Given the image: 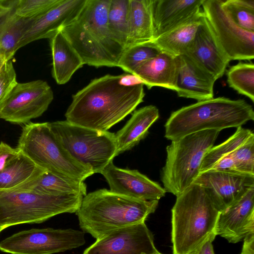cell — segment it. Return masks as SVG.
<instances>
[{"label": "cell", "instance_id": "6da1fadb", "mask_svg": "<svg viewBox=\"0 0 254 254\" xmlns=\"http://www.w3.org/2000/svg\"><path fill=\"white\" fill-rule=\"evenodd\" d=\"M122 74L95 78L72 96L66 121L85 127L107 131L143 101L142 83L126 85Z\"/></svg>", "mask_w": 254, "mask_h": 254}, {"label": "cell", "instance_id": "7a4b0ae2", "mask_svg": "<svg viewBox=\"0 0 254 254\" xmlns=\"http://www.w3.org/2000/svg\"><path fill=\"white\" fill-rule=\"evenodd\" d=\"M111 0H86L76 17L60 30L86 64L118 66L125 49L112 37L108 26Z\"/></svg>", "mask_w": 254, "mask_h": 254}, {"label": "cell", "instance_id": "3957f363", "mask_svg": "<svg viewBox=\"0 0 254 254\" xmlns=\"http://www.w3.org/2000/svg\"><path fill=\"white\" fill-rule=\"evenodd\" d=\"M159 200H144L106 189L83 196L76 212L80 228L97 239L113 230L145 222L156 210Z\"/></svg>", "mask_w": 254, "mask_h": 254}, {"label": "cell", "instance_id": "277c9868", "mask_svg": "<svg viewBox=\"0 0 254 254\" xmlns=\"http://www.w3.org/2000/svg\"><path fill=\"white\" fill-rule=\"evenodd\" d=\"M219 214L198 184H192L176 196L172 209L173 254H194L210 238L215 237Z\"/></svg>", "mask_w": 254, "mask_h": 254}, {"label": "cell", "instance_id": "5b68a950", "mask_svg": "<svg viewBox=\"0 0 254 254\" xmlns=\"http://www.w3.org/2000/svg\"><path fill=\"white\" fill-rule=\"evenodd\" d=\"M254 120L253 108L245 100L213 97L172 112L164 126L165 137L173 141L200 131L237 128Z\"/></svg>", "mask_w": 254, "mask_h": 254}, {"label": "cell", "instance_id": "8992f818", "mask_svg": "<svg viewBox=\"0 0 254 254\" xmlns=\"http://www.w3.org/2000/svg\"><path fill=\"white\" fill-rule=\"evenodd\" d=\"M17 148L42 169L61 178L83 182L92 169L75 159L58 140L49 123L23 127Z\"/></svg>", "mask_w": 254, "mask_h": 254}, {"label": "cell", "instance_id": "52a82bcc", "mask_svg": "<svg viewBox=\"0 0 254 254\" xmlns=\"http://www.w3.org/2000/svg\"><path fill=\"white\" fill-rule=\"evenodd\" d=\"M83 196L49 194L32 190H0V229L41 223L56 215L76 213Z\"/></svg>", "mask_w": 254, "mask_h": 254}, {"label": "cell", "instance_id": "ba28073f", "mask_svg": "<svg viewBox=\"0 0 254 254\" xmlns=\"http://www.w3.org/2000/svg\"><path fill=\"white\" fill-rule=\"evenodd\" d=\"M220 131L205 130L171 141L161 172L164 189L177 196L193 184L200 174L202 160L214 146Z\"/></svg>", "mask_w": 254, "mask_h": 254}, {"label": "cell", "instance_id": "9c48e42d", "mask_svg": "<svg viewBox=\"0 0 254 254\" xmlns=\"http://www.w3.org/2000/svg\"><path fill=\"white\" fill-rule=\"evenodd\" d=\"M61 144L77 161L101 173L117 156L116 135L79 126L67 121L49 123Z\"/></svg>", "mask_w": 254, "mask_h": 254}, {"label": "cell", "instance_id": "30bf717a", "mask_svg": "<svg viewBox=\"0 0 254 254\" xmlns=\"http://www.w3.org/2000/svg\"><path fill=\"white\" fill-rule=\"evenodd\" d=\"M85 233L51 228L24 230L0 242V251L11 254H53L84 245Z\"/></svg>", "mask_w": 254, "mask_h": 254}, {"label": "cell", "instance_id": "8fae6325", "mask_svg": "<svg viewBox=\"0 0 254 254\" xmlns=\"http://www.w3.org/2000/svg\"><path fill=\"white\" fill-rule=\"evenodd\" d=\"M202 13L231 61L254 58V32L239 27L223 9L221 0H203Z\"/></svg>", "mask_w": 254, "mask_h": 254}, {"label": "cell", "instance_id": "7c38bea8", "mask_svg": "<svg viewBox=\"0 0 254 254\" xmlns=\"http://www.w3.org/2000/svg\"><path fill=\"white\" fill-rule=\"evenodd\" d=\"M53 99V91L45 81L17 82L0 106V118L13 124L29 123L40 117Z\"/></svg>", "mask_w": 254, "mask_h": 254}, {"label": "cell", "instance_id": "4fadbf2b", "mask_svg": "<svg viewBox=\"0 0 254 254\" xmlns=\"http://www.w3.org/2000/svg\"><path fill=\"white\" fill-rule=\"evenodd\" d=\"M159 252L145 222L111 231L86 249L82 254H153Z\"/></svg>", "mask_w": 254, "mask_h": 254}, {"label": "cell", "instance_id": "5bb4252c", "mask_svg": "<svg viewBox=\"0 0 254 254\" xmlns=\"http://www.w3.org/2000/svg\"><path fill=\"white\" fill-rule=\"evenodd\" d=\"M193 183L203 188L221 212L254 187V176L209 170L200 173Z\"/></svg>", "mask_w": 254, "mask_h": 254}, {"label": "cell", "instance_id": "9a60e30c", "mask_svg": "<svg viewBox=\"0 0 254 254\" xmlns=\"http://www.w3.org/2000/svg\"><path fill=\"white\" fill-rule=\"evenodd\" d=\"M114 193L144 200H159L166 190L137 170L123 169L110 162L100 173Z\"/></svg>", "mask_w": 254, "mask_h": 254}, {"label": "cell", "instance_id": "2e32d148", "mask_svg": "<svg viewBox=\"0 0 254 254\" xmlns=\"http://www.w3.org/2000/svg\"><path fill=\"white\" fill-rule=\"evenodd\" d=\"M215 233L231 243L242 241L254 233V187L220 212Z\"/></svg>", "mask_w": 254, "mask_h": 254}, {"label": "cell", "instance_id": "e0dca14e", "mask_svg": "<svg viewBox=\"0 0 254 254\" xmlns=\"http://www.w3.org/2000/svg\"><path fill=\"white\" fill-rule=\"evenodd\" d=\"M185 55L216 80L223 76L230 62L203 14L194 40Z\"/></svg>", "mask_w": 254, "mask_h": 254}, {"label": "cell", "instance_id": "ac0fdd59", "mask_svg": "<svg viewBox=\"0 0 254 254\" xmlns=\"http://www.w3.org/2000/svg\"><path fill=\"white\" fill-rule=\"evenodd\" d=\"M203 0H151L153 40L200 14Z\"/></svg>", "mask_w": 254, "mask_h": 254}, {"label": "cell", "instance_id": "d6986e66", "mask_svg": "<svg viewBox=\"0 0 254 254\" xmlns=\"http://www.w3.org/2000/svg\"><path fill=\"white\" fill-rule=\"evenodd\" d=\"M86 0H61L35 19L20 40L18 50L36 40L50 38L78 15Z\"/></svg>", "mask_w": 254, "mask_h": 254}, {"label": "cell", "instance_id": "ffe728a7", "mask_svg": "<svg viewBox=\"0 0 254 254\" xmlns=\"http://www.w3.org/2000/svg\"><path fill=\"white\" fill-rule=\"evenodd\" d=\"M177 57L178 72L176 92L178 96L197 101L213 98L216 80L187 56Z\"/></svg>", "mask_w": 254, "mask_h": 254}, {"label": "cell", "instance_id": "44dd1931", "mask_svg": "<svg viewBox=\"0 0 254 254\" xmlns=\"http://www.w3.org/2000/svg\"><path fill=\"white\" fill-rule=\"evenodd\" d=\"M178 72V57L161 51L156 57L143 63L132 75L149 89L159 86L176 91Z\"/></svg>", "mask_w": 254, "mask_h": 254}, {"label": "cell", "instance_id": "7402d4cb", "mask_svg": "<svg viewBox=\"0 0 254 254\" xmlns=\"http://www.w3.org/2000/svg\"><path fill=\"white\" fill-rule=\"evenodd\" d=\"M159 117L158 109L148 105L134 110L129 120L116 135L117 156L137 145Z\"/></svg>", "mask_w": 254, "mask_h": 254}, {"label": "cell", "instance_id": "603a6c76", "mask_svg": "<svg viewBox=\"0 0 254 254\" xmlns=\"http://www.w3.org/2000/svg\"><path fill=\"white\" fill-rule=\"evenodd\" d=\"M49 40L53 61L52 76L58 84H65L84 64L61 30Z\"/></svg>", "mask_w": 254, "mask_h": 254}, {"label": "cell", "instance_id": "cb8c5ba5", "mask_svg": "<svg viewBox=\"0 0 254 254\" xmlns=\"http://www.w3.org/2000/svg\"><path fill=\"white\" fill-rule=\"evenodd\" d=\"M128 21V37L125 49L153 41L151 0H129Z\"/></svg>", "mask_w": 254, "mask_h": 254}, {"label": "cell", "instance_id": "d4e9b609", "mask_svg": "<svg viewBox=\"0 0 254 254\" xmlns=\"http://www.w3.org/2000/svg\"><path fill=\"white\" fill-rule=\"evenodd\" d=\"M12 189L55 195L87 194V186L83 182L65 179L46 170Z\"/></svg>", "mask_w": 254, "mask_h": 254}, {"label": "cell", "instance_id": "484cf974", "mask_svg": "<svg viewBox=\"0 0 254 254\" xmlns=\"http://www.w3.org/2000/svg\"><path fill=\"white\" fill-rule=\"evenodd\" d=\"M198 16L159 36L152 42L160 51L175 57L185 55L192 44L202 17Z\"/></svg>", "mask_w": 254, "mask_h": 254}, {"label": "cell", "instance_id": "4316f807", "mask_svg": "<svg viewBox=\"0 0 254 254\" xmlns=\"http://www.w3.org/2000/svg\"><path fill=\"white\" fill-rule=\"evenodd\" d=\"M35 19L17 15L13 11V7L1 19L0 21V56L7 61L12 59L18 50L20 40Z\"/></svg>", "mask_w": 254, "mask_h": 254}, {"label": "cell", "instance_id": "83f0119b", "mask_svg": "<svg viewBox=\"0 0 254 254\" xmlns=\"http://www.w3.org/2000/svg\"><path fill=\"white\" fill-rule=\"evenodd\" d=\"M45 170L20 152L0 171V190H10L40 175Z\"/></svg>", "mask_w": 254, "mask_h": 254}, {"label": "cell", "instance_id": "f1b7e54d", "mask_svg": "<svg viewBox=\"0 0 254 254\" xmlns=\"http://www.w3.org/2000/svg\"><path fill=\"white\" fill-rule=\"evenodd\" d=\"M129 0H111L108 26L115 40L125 49L128 37Z\"/></svg>", "mask_w": 254, "mask_h": 254}, {"label": "cell", "instance_id": "f546056e", "mask_svg": "<svg viewBox=\"0 0 254 254\" xmlns=\"http://www.w3.org/2000/svg\"><path fill=\"white\" fill-rule=\"evenodd\" d=\"M254 135L250 129L237 127L235 133L226 141L213 146L207 151L202 160L200 173L210 169L220 159L231 154Z\"/></svg>", "mask_w": 254, "mask_h": 254}, {"label": "cell", "instance_id": "4dcf8cb0", "mask_svg": "<svg viewBox=\"0 0 254 254\" xmlns=\"http://www.w3.org/2000/svg\"><path fill=\"white\" fill-rule=\"evenodd\" d=\"M229 86L238 93L254 102V64L240 62L231 66L226 72Z\"/></svg>", "mask_w": 254, "mask_h": 254}, {"label": "cell", "instance_id": "1f68e13d", "mask_svg": "<svg viewBox=\"0 0 254 254\" xmlns=\"http://www.w3.org/2000/svg\"><path fill=\"white\" fill-rule=\"evenodd\" d=\"M160 52L151 42L126 48L120 59L118 67L133 74L143 63L156 57Z\"/></svg>", "mask_w": 254, "mask_h": 254}, {"label": "cell", "instance_id": "d6a6232c", "mask_svg": "<svg viewBox=\"0 0 254 254\" xmlns=\"http://www.w3.org/2000/svg\"><path fill=\"white\" fill-rule=\"evenodd\" d=\"M221 4L239 27L254 32V0H221Z\"/></svg>", "mask_w": 254, "mask_h": 254}, {"label": "cell", "instance_id": "836d02e7", "mask_svg": "<svg viewBox=\"0 0 254 254\" xmlns=\"http://www.w3.org/2000/svg\"><path fill=\"white\" fill-rule=\"evenodd\" d=\"M61 0H15L13 11L18 16L37 18L61 2Z\"/></svg>", "mask_w": 254, "mask_h": 254}, {"label": "cell", "instance_id": "e575fe53", "mask_svg": "<svg viewBox=\"0 0 254 254\" xmlns=\"http://www.w3.org/2000/svg\"><path fill=\"white\" fill-rule=\"evenodd\" d=\"M231 155L238 173L254 176V135L238 147Z\"/></svg>", "mask_w": 254, "mask_h": 254}, {"label": "cell", "instance_id": "d590c367", "mask_svg": "<svg viewBox=\"0 0 254 254\" xmlns=\"http://www.w3.org/2000/svg\"><path fill=\"white\" fill-rule=\"evenodd\" d=\"M17 83L16 72L10 60L0 71V106Z\"/></svg>", "mask_w": 254, "mask_h": 254}, {"label": "cell", "instance_id": "8d00e7d4", "mask_svg": "<svg viewBox=\"0 0 254 254\" xmlns=\"http://www.w3.org/2000/svg\"><path fill=\"white\" fill-rule=\"evenodd\" d=\"M20 152V150L17 148H12L1 141L0 143V171L3 170L10 161L18 155Z\"/></svg>", "mask_w": 254, "mask_h": 254}, {"label": "cell", "instance_id": "74e56055", "mask_svg": "<svg viewBox=\"0 0 254 254\" xmlns=\"http://www.w3.org/2000/svg\"><path fill=\"white\" fill-rule=\"evenodd\" d=\"M209 170L232 173H238L236 170L231 154L220 159Z\"/></svg>", "mask_w": 254, "mask_h": 254}, {"label": "cell", "instance_id": "f35d334b", "mask_svg": "<svg viewBox=\"0 0 254 254\" xmlns=\"http://www.w3.org/2000/svg\"><path fill=\"white\" fill-rule=\"evenodd\" d=\"M243 241L241 254H254V233L247 236Z\"/></svg>", "mask_w": 254, "mask_h": 254}, {"label": "cell", "instance_id": "ab89813d", "mask_svg": "<svg viewBox=\"0 0 254 254\" xmlns=\"http://www.w3.org/2000/svg\"><path fill=\"white\" fill-rule=\"evenodd\" d=\"M215 238H210L194 254H215L212 245V242Z\"/></svg>", "mask_w": 254, "mask_h": 254}, {"label": "cell", "instance_id": "60d3db41", "mask_svg": "<svg viewBox=\"0 0 254 254\" xmlns=\"http://www.w3.org/2000/svg\"><path fill=\"white\" fill-rule=\"evenodd\" d=\"M15 0H0V21L12 8Z\"/></svg>", "mask_w": 254, "mask_h": 254}, {"label": "cell", "instance_id": "b9f144b4", "mask_svg": "<svg viewBox=\"0 0 254 254\" xmlns=\"http://www.w3.org/2000/svg\"><path fill=\"white\" fill-rule=\"evenodd\" d=\"M7 61H8L6 60L3 57L0 56V71Z\"/></svg>", "mask_w": 254, "mask_h": 254}, {"label": "cell", "instance_id": "7bdbcfd3", "mask_svg": "<svg viewBox=\"0 0 254 254\" xmlns=\"http://www.w3.org/2000/svg\"><path fill=\"white\" fill-rule=\"evenodd\" d=\"M153 254H161V253H159V252H158V253H157Z\"/></svg>", "mask_w": 254, "mask_h": 254}, {"label": "cell", "instance_id": "ee69618b", "mask_svg": "<svg viewBox=\"0 0 254 254\" xmlns=\"http://www.w3.org/2000/svg\"><path fill=\"white\" fill-rule=\"evenodd\" d=\"M2 231L1 229H0V232Z\"/></svg>", "mask_w": 254, "mask_h": 254}]
</instances>
